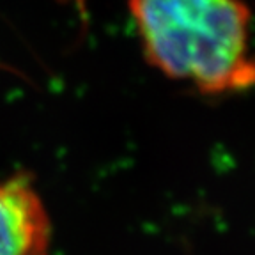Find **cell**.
Segmentation results:
<instances>
[{
	"instance_id": "7a4b0ae2",
	"label": "cell",
	"mask_w": 255,
	"mask_h": 255,
	"mask_svg": "<svg viewBox=\"0 0 255 255\" xmlns=\"http://www.w3.org/2000/svg\"><path fill=\"white\" fill-rule=\"evenodd\" d=\"M52 225L39 193L23 177L0 181V255H50Z\"/></svg>"
},
{
	"instance_id": "6da1fadb",
	"label": "cell",
	"mask_w": 255,
	"mask_h": 255,
	"mask_svg": "<svg viewBox=\"0 0 255 255\" xmlns=\"http://www.w3.org/2000/svg\"><path fill=\"white\" fill-rule=\"evenodd\" d=\"M143 57L202 94L255 87L252 12L245 0H128Z\"/></svg>"
}]
</instances>
